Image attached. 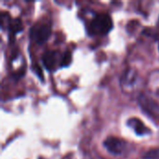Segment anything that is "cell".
I'll return each mask as SVG.
<instances>
[{"mask_svg":"<svg viewBox=\"0 0 159 159\" xmlns=\"http://www.w3.org/2000/svg\"><path fill=\"white\" fill-rule=\"evenodd\" d=\"M113 28V21L107 13L95 14L89 22V33L91 35H102L108 34Z\"/></svg>","mask_w":159,"mask_h":159,"instance_id":"6da1fadb","label":"cell"},{"mask_svg":"<svg viewBox=\"0 0 159 159\" xmlns=\"http://www.w3.org/2000/svg\"><path fill=\"white\" fill-rule=\"evenodd\" d=\"M51 34V23L46 20H39L34 22L29 31L30 38L38 45L44 44Z\"/></svg>","mask_w":159,"mask_h":159,"instance_id":"7a4b0ae2","label":"cell"},{"mask_svg":"<svg viewBox=\"0 0 159 159\" xmlns=\"http://www.w3.org/2000/svg\"><path fill=\"white\" fill-rule=\"evenodd\" d=\"M138 104L142 111L154 120H159V103L152 97L142 93L138 97Z\"/></svg>","mask_w":159,"mask_h":159,"instance_id":"3957f363","label":"cell"},{"mask_svg":"<svg viewBox=\"0 0 159 159\" xmlns=\"http://www.w3.org/2000/svg\"><path fill=\"white\" fill-rule=\"evenodd\" d=\"M103 146L106 150L116 156L122 155L127 147V143L121 138L116 136H109L103 141Z\"/></svg>","mask_w":159,"mask_h":159,"instance_id":"277c9868","label":"cell"},{"mask_svg":"<svg viewBox=\"0 0 159 159\" xmlns=\"http://www.w3.org/2000/svg\"><path fill=\"white\" fill-rule=\"evenodd\" d=\"M138 80V72L134 68H127L121 75L119 83L124 91L129 92L135 87Z\"/></svg>","mask_w":159,"mask_h":159,"instance_id":"5b68a950","label":"cell"},{"mask_svg":"<svg viewBox=\"0 0 159 159\" xmlns=\"http://www.w3.org/2000/svg\"><path fill=\"white\" fill-rule=\"evenodd\" d=\"M61 53L57 50H47L41 56V61L46 69L51 71L61 66Z\"/></svg>","mask_w":159,"mask_h":159,"instance_id":"8992f818","label":"cell"},{"mask_svg":"<svg viewBox=\"0 0 159 159\" xmlns=\"http://www.w3.org/2000/svg\"><path fill=\"white\" fill-rule=\"evenodd\" d=\"M127 125L134 130V132L138 136L148 135L152 132V130L146 127V125L138 117H130L127 121Z\"/></svg>","mask_w":159,"mask_h":159,"instance_id":"52a82bcc","label":"cell"},{"mask_svg":"<svg viewBox=\"0 0 159 159\" xmlns=\"http://www.w3.org/2000/svg\"><path fill=\"white\" fill-rule=\"evenodd\" d=\"M5 28L8 29V31L12 34H16L17 33H19L22 30L23 26H22V22H21L20 19L15 18V19H10Z\"/></svg>","mask_w":159,"mask_h":159,"instance_id":"ba28073f","label":"cell"},{"mask_svg":"<svg viewBox=\"0 0 159 159\" xmlns=\"http://www.w3.org/2000/svg\"><path fill=\"white\" fill-rule=\"evenodd\" d=\"M148 84L156 94H159V71H156L150 75Z\"/></svg>","mask_w":159,"mask_h":159,"instance_id":"9c48e42d","label":"cell"},{"mask_svg":"<svg viewBox=\"0 0 159 159\" xmlns=\"http://www.w3.org/2000/svg\"><path fill=\"white\" fill-rule=\"evenodd\" d=\"M72 62V53L69 50H65L61 53V67H66Z\"/></svg>","mask_w":159,"mask_h":159,"instance_id":"30bf717a","label":"cell"},{"mask_svg":"<svg viewBox=\"0 0 159 159\" xmlns=\"http://www.w3.org/2000/svg\"><path fill=\"white\" fill-rule=\"evenodd\" d=\"M143 159H159V147L146 151L143 155Z\"/></svg>","mask_w":159,"mask_h":159,"instance_id":"8fae6325","label":"cell"},{"mask_svg":"<svg viewBox=\"0 0 159 159\" xmlns=\"http://www.w3.org/2000/svg\"><path fill=\"white\" fill-rule=\"evenodd\" d=\"M158 25H159V18H158Z\"/></svg>","mask_w":159,"mask_h":159,"instance_id":"7c38bea8","label":"cell"},{"mask_svg":"<svg viewBox=\"0 0 159 159\" xmlns=\"http://www.w3.org/2000/svg\"><path fill=\"white\" fill-rule=\"evenodd\" d=\"M158 48H159V47H158Z\"/></svg>","mask_w":159,"mask_h":159,"instance_id":"4fadbf2b","label":"cell"}]
</instances>
